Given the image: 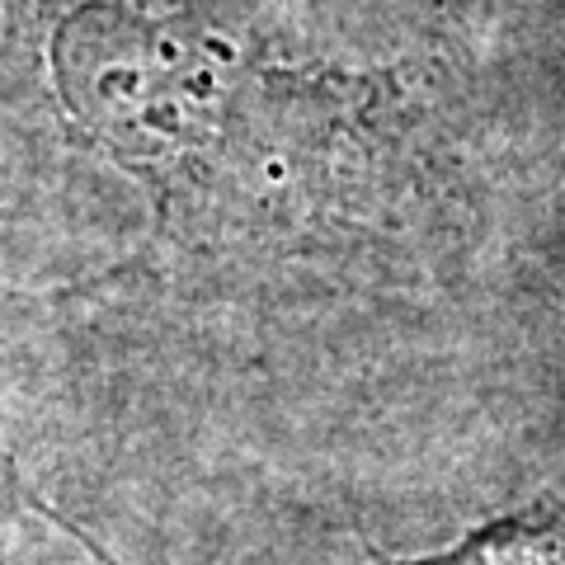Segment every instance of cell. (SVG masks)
Returning a JSON list of instances; mask_svg holds the SVG:
<instances>
[{
    "label": "cell",
    "instance_id": "1",
    "mask_svg": "<svg viewBox=\"0 0 565 565\" xmlns=\"http://www.w3.org/2000/svg\"><path fill=\"white\" fill-rule=\"evenodd\" d=\"M396 565H565V500L523 504L467 533L452 552Z\"/></svg>",
    "mask_w": 565,
    "mask_h": 565
}]
</instances>
